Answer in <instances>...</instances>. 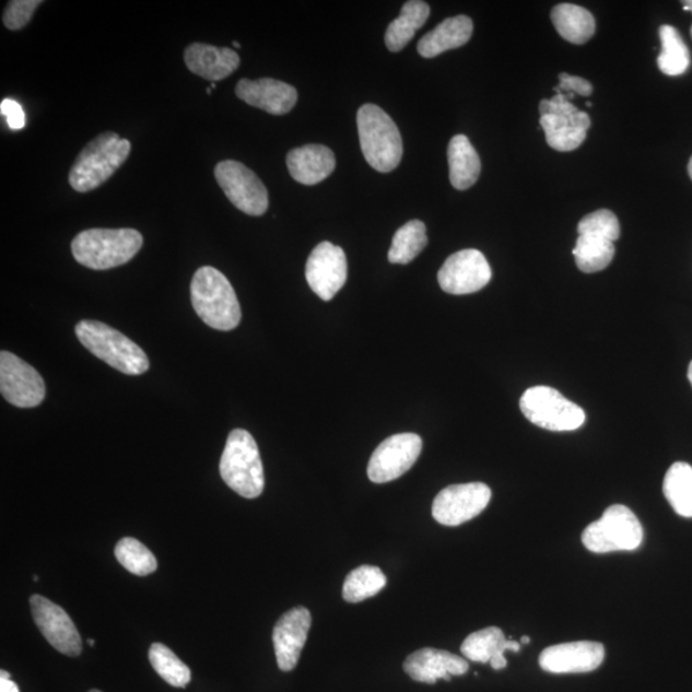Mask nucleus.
Masks as SVG:
<instances>
[{
    "instance_id": "473e14b6",
    "label": "nucleus",
    "mask_w": 692,
    "mask_h": 692,
    "mask_svg": "<svg viewBox=\"0 0 692 692\" xmlns=\"http://www.w3.org/2000/svg\"><path fill=\"white\" fill-rule=\"evenodd\" d=\"M149 660L163 680L171 687L185 688L191 681V671L166 645L155 643L149 650Z\"/></svg>"
},
{
    "instance_id": "49530a36",
    "label": "nucleus",
    "mask_w": 692,
    "mask_h": 692,
    "mask_svg": "<svg viewBox=\"0 0 692 692\" xmlns=\"http://www.w3.org/2000/svg\"><path fill=\"white\" fill-rule=\"evenodd\" d=\"M87 643H89V645H91V646H94V644H95V643H94V640H92V638H91V640H89V642H87Z\"/></svg>"
},
{
    "instance_id": "cd10ccee",
    "label": "nucleus",
    "mask_w": 692,
    "mask_h": 692,
    "mask_svg": "<svg viewBox=\"0 0 692 692\" xmlns=\"http://www.w3.org/2000/svg\"><path fill=\"white\" fill-rule=\"evenodd\" d=\"M664 493L677 515L692 518V467L683 461L672 465L665 478Z\"/></svg>"
},
{
    "instance_id": "4be33fe9",
    "label": "nucleus",
    "mask_w": 692,
    "mask_h": 692,
    "mask_svg": "<svg viewBox=\"0 0 692 692\" xmlns=\"http://www.w3.org/2000/svg\"><path fill=\"white\" fill-rule=\"evenodd\" d=\"M511 650L518 653L520 644L505 637L499 628H488L473 632L460 646V652L467 659L490 664L495 671L507 667L508 661L504 653Z\"/></svg>"
},
{
    "instance_id": "ddd939ff",
    "label": "nucleus",
    "mask_w": 692,
    "mask_h": 692,
    "mask_svg": "<svg viewBox=\"0 0 692 692\" xmlns=\"http://www.w3.org/2000/svg\"><path fill=\"white\" fill-rule=\"evenodd\" d=\"M422 451V438L415 434H398L386 438L372 454L368 478L375 483L397 480L414 466Z\"/></svg>"
},
{
    "instance_id": "8fccbe9b",
    "label": "nucleus",
    "mask_w": 692,
    "mask_h": 692,
    "mask_svg": "<svg viewBox=\"0 0 692 692\" xmlns=\"http://www.w3.org/2000/svg\"><path fill=\"white\" fill-rule=\"evenodd\" d=\"M34 582H39V577L34 576Z\"/></svg>"
},
{
    "instance_id": "79ce46f5",
    "label": "nucleus",
    "mask_w": 692,
    "mask_h": 692,
    "mask_svg": "<svg viewBox=\"0 0 692 692\" xmlns=\"http://www.w3.org/2000/svg\"><path fill=\"white\" fill-rule=\"evenodd\" d=\"M520 643H523V645L530 644L531 643V638L528 637V636H523V638H520Z\"/></svg>"
},
{
    "instance_id": "e433bc0d",
    "label": "nucleus",
    "mask_w": 692,
    "mask_h": 692,
    "mask_svg": "<svg viewBox=\"0 0 692 692\" xmlns=\"http://www.w3.org/2000/svg\"><path fill=\"white\" fill-rule=\"evenodd\" d=\"M554 91L556 94L567 93L590 96L594 92V87L589 81L563 72L560 74V85H558Z\"/></svg>"
},
{
    "instance_id": "f257e3e1",
    "label": "nucleus",
    "mask_w": 692,
    "mask_h": 692,
    "mask_svg": "<svg viewBox=\"0 0 692 692\" xmlns=\"http://www.w3.org/2000/svg\"><path fill=\"white\" fill-rule=\"evenodd\" d=\"M191 303L197 315L212 329L230 331L242 321V308L233 285L214 267L199 268L192 278Z\"/></svg>"
},
{
    "instance_id": "09e8293b",
    "label": "nucleus",
    "mask_w": 692,
    "mask_h": 692,
    "mask_svg": "<svg viewBox=\"0 0 692 692\" xmlns=\"http://www.w3.org/2000/svg\"><path fill=\"white\" fill-rule=\"evenodd\" d=\"M586 104H587V107H591L593 106L591 102H587Z\"/></svg>"
},
{
    "instance_id": "9d476101",
    "label": "nucleus",
    "mask_w": 692,
    "mask_h": 692,
    "mask_svg": "<svg viewBox=\"0 0 692 692\" xmlns=\"http://www.w3.org/2000/svg\"><path fill=\"white\" fill-rule=\"evenodd\" d=\"M491 490L485 483H460L445 488L433 504L436 523L444 526H459L468 523L488 507Z\"/></svg>"
},
{
    "instance_id": "39448f33",
    "label": "nucleus",
    "mask_w": 692,
    "mask_h": 692,
    "mask_svg": "<svg viewBox=\"0 0 692 692\" xmlns=\"http://www.w3.org/2000/svg\"><path fill=\"white\" fill-rule=\"evenodd\" d=\"M74 331L81 344L112 368L130 376L143 375L149 370L143 349L108 325L85 319L77 325Z\"/></svg>"
},
{
    "instance_id": "c85d7f7f",
    "label": "nucleus",
    "mask_w": 692,
    "mask_h": 692,
    "mask_svg": "<svg viewBox=\"0 0 692 692\" xmlns=\"http://www.w3.org/2000/svg\"><path fill=\"white\" fill-rule=\"evenodd\" d=\"M426 225L422 221L413 220L401 226L392 237L389 250V262L394 265H408L421 255L427 247Z\"/></svg>"
},
{
    "instance_id": "412c9836",
    "label": "nucleus",
    "mask_w": 692,
    "mask_h": 692,
    "mask_svg": "<svg viewBox=\"0 0 692 692\" xmlns=\"http://www.w3.org/2000/svg\"><path fill=\"white\" fill-rule=\"evenodd\" d=\"M286 165L295 181L303 185H316L333 173L337 160L330 148L309 144L290 151Z\"/></svg>"
},
{
    "instance_id": "9b49d317",
    "label": "nucleus",
    "mask_w": 692,
    "mask_h": 692,
    "mask_svg": "<svg viewBox=\"0 0 692 692\" xmlns=\"http://www.w3.org/2000/svg\"><path fill=\"white\" fill-rule=\"evenodd\" d=\"M0 391L14 407L34 408L46 398V383L33 366L10 352L0 353Z\"/></svg>"
},
{
    "instance_id": "2f4dec72",
    "label": "nucleus",
    "mask_w": 692,
    "mask_h": 692,
    "mask_svg": "<svg viewBox=\"0 0 692 692\" xmlns=\"http://www.w3.org/2000/svg\"><path fill=\"white\" fill-rule=\"evenodd\" d=\"M388 583L385 573L375 565H361L349 573L342 586V598L348 602H361L375 597Z\"/></svg>"
},
{
    "instance_id": "7c9ffc66",
    "label": "nucleus",
    "mask_w": 692,
    "mask_h": 692,
    "mask_svg": "<svg viewBox=\"0 0 692 692\" xmlns=\"http://www.w3.org/2000/svg\"><path fill=\"white\" fill-rule=\"evenodd\" d=\"M572 253L579 271L595 273L605 270L612 262L615 248L614 243L600 237L578 235Z\"/></svg>"
},
{
    "instance_id": "f8f14e48",
    "label": "nucleus",
    "mask_w": 692,
    "mask_h": 692,
    "mask_svg": "<svg viewBox=\"0 0 692 692\" xmlns=\"http://www.w3.org/2000/svg\"><path fill=\"white\" fill-rule=\"evenodd\" d=\"M491 277L488 259L476 249L454 253L437 273L438 284L453 295L478 293L489 284Z\"/></svg>"
},
{
    "instance_id": "c9c22d12",
    "label": "nucleus",
    "mask_w": 692,
    "mask_h": 692,
    "mask_svg": "<svg viewBox=\"0 0 692 692\" xmlns=\"http://www.w3.org/2000/svg\"><path fill=\"white\" fill-rule=\"evenodd\" d=\"M40 0H12L7 4L3 13V24L12 32L24 28L32 21Z\"/></svg>"
},
{
    "instance_id": "aec40b11",
    "label": "nucleus",
    "mask_w": 692,
    "mask_h": 692,
    "mask_svg": "<svg viewBox=\"0 0 692 692\" xmlns=\"http://www.w3.org/2000/svg\"><path fill=\"white\" fill-rule=\"evenodd\" d=\"M184 59L189 71L212 83L225 80L241 64V57L235 50L203 43L190 44L185 49Z\"/></svg>"
},
{
    "instance_id": "393cba45",
    "label": "nucleus",
    "mask_w": 692,
    "mask_h": 692,
    "mask_svg": "<svg viewBox=\"0 0 692 692\" xmlns=\"http://www.w3.org/2000/svg\"><path fill=\"white\" fill-rule=\"evenodd\" d=\"M450 183L457 190H467L479 180L481 161L478 152L465 136H456L448 146Z\"/></svg>"
},
{
    "instance_id": "ea45409f",
    "label": "nucleus",
    "mask_w": 692,
    "mask_h": 692,
    "mask_svg": "<svg viewBox=\"0 0 692 692\" xmlns=\"http://www.w3.org/2000/svg\"><path fill=\"white\" fill-rule=\"evenodd\" d=\"M682 4H683V10L684 11L692 12V0H688V2H682ZM690 33H691V37H692V26H691Z\"/></svg>"
},
{
    "instance_id": "b1692460",
    "label": "nucleus",
    "mask_w": 692,
    "mask_h": 692,
    "mask_svg": "<svg viewBox=\"0 0 692 692\" xmlns=\"http://www.w3.org/2000/svg\"><path fill=\"white\" fill-rule=\"evenodd\" d=\"M473 34V22L470 17L446 19L441 25L431 30L419 43L417 50L423 58H434L451 49L464 47Z\"/></svg>"
},
{
    "instance_id": "dca6fc26",
    "label": "nucleus",
    "mask_w": 692,
    "mask_h": 692,
    "mask_svg": "<svg viewBox=\"0 0 692 692\" xmlns=\"http://www.w3.org/2000/svg\"><path fill=\"white\" fill-rule=\"evenodd\" d=\"M605 658L606 649L600 643L575 642L547 647L539 664L549 673H587L598 669Z\"/></svg>"
},
{
    "instance_id": "72a5a7b5",
    "label": "nucleus",
    "mask_w": 692,
    "mask_h": 692,
    "mask_svg": "<svg viewBox=\"0 0 692 692\" xmlns=\"http://www.w3.org/2000/svg\"><path fill=\"white\" fill-rule=\"evenodd\" d=\"M115 554L118 563L132 575L148 576L159 567L157 560L145 546L132 538L117 542Z\"/></svg>"
},
{
    "instance_id": "de8ad7c7",
    "label": "nucleus",
    "mask_w": 692,
    "mask_h": 692,
    "mask_svg": "<svg viewBox=\"0 0 692 692\" xmlns=\"http://www.w3.org/2000/svg\"><path fill=\"white\" fill-rule=\"evenodd\" d=\"M207 94H212V89H207Z\"/></svg>"
},
{
    "instance_id": "f3484780",
    "label": "nucleus",
    "mask_w": 692,
    "mask_h": 692,
    "mask_svg": "<svg viewBox=\"0 0 692 692\" xmlns=\"http://www.w3.org/2000/svg\"><path fill=\"white\" fill-rule=\"evenodd\" d=\"M312 614L307 608L296 607L281 615L273 629V646L281 671L290 672L296 667L307 642Z\"/></svg>"
},
{
    "instance_id": "6ab92c4d",
    "label": "nucleus",
    "mask_w": 692,
    "mask_h": 692,
    "mask_svg": "<svg viewBox=\"0 0 692 692\" xmlns=\"http://www.w3.org/2000/svg\"><path fill=\"white\" fill-rule=\"evenodd\" d=\"M403 667L412 680L430 684L437 680L450 681L451 676H464L470 669L465 658L433 647L414 652L406 659Z\"/></svg>"
},
{
    "instance_id": "20e7f679",
    "label": "nucleus",
    "mask_w": 692,
    "mask_h": 692,
    "mask_svg": "<svg viewBox=\"0 0 692 692\" xmlns=\"http://www.w3.org/2000/svg\"><path fill=\"white\" fill-rule=\"evenodd\" d=\"M364 159L378 173L388 174L403 157L400 131L386 112L375 104H364L356 115Z\"/></svg>"
},
{
    "instance_id": "423d86ee",
    "label": "nucleus",
    "mask_w": 692,
    "mask_h": 692,
    "mask_svg": "<svg viewBox=\"0 0 692 692\" xmlns=\"http://www.w3.org/2000/svg\"><path fill=\"white\" fill-rule=\"evenodd\" d=\"M223 481L235 493L247 499L263 493L265 472L258 445L248 431H231L220 461Z\"/></svg>"
},
{
    "instance_id": "c756f323",
    "label": "nucleus",
    "mask_w": 692,
    "mask_h": 692,
    "mask_svg": "<svg viewBox=\"0 0 692 692\" xmlns=\"http://www.w3.org/2000/svg\"><path fill=\"white\" fill-rule=\"evenodd\" d=\"M661 54L658 67L667 77H681L689 70L690 51L682 36L673 26L664 25L659 28Z\"/></svg>"
},
{
    "instance_id": "f03ea898",
    "label": "nucleus",
    "mask_w": 692,
    "mask_h": 692,
    "mask_svg": "<svg viewBox=\"0 0 692 692\" xmlns=\"http://www.w3.org/2000/svg\"><path fill=\"white\" fill-rule=\"evenodd\" d=\"M143 242L133 228H91L74 237L71 250L78 263L103 271L130 262Z\"/></svg>"
},
{
    "instance_id": "5701e85b",
    "label": "nucleus",
    "mask_w": 692,
    "mask_h": 692,
    "mask_svg": "<svg viewBox=\"0 0 692 692\" xmlns=\"http://www.w3.org/2000/svg\"><path fill=\"white\" fill-rule=\"evenodd\" d=\"M540 125L550 148L558 152H572L584 143L591 120L586 112L578 109L571 114L541 116Z\"/></svg>"
},
{
    "instance_id": "58836bf2",
    "label": "nucleus",
    "mask_w": 692,
    "mask_h": 692,
    "mask_svg": "<svg viewBox=\"0 0 692 692\" xmlns=\"http://www.w3.org/2000/svg\"><path fill=\"white\" fill-rule=\"evenodd\" d=\"M0 692H20V690L13 681L0 679Z\"/></svg>"
},
{
    "instance_id": "2eb2a0df",
    "label": "nucleus",
    "mask_w": 692,
    "mask_h": 692,
    "mask_svg": "<svg viewBox=\"0 0 692 692\" xmlns=\"http://www.w3.org/2000/svg\"><path fill=\"white\" fill-rule=\"evenodd\" d=\"M30 606L37 629L48 643L59 653L69 657H79L83 652V642L77 626L63 608L55 605L42 595H33Z\"/></svg>"
},
{
    "instance_id": "a18cd8bd",
    "label": "nucleus",
    "mask_w": 692,
    "mask_h": 692,
    "mask_svg": "<svg viewBox=\"0 0 692 692\" xmlns=\"http://www.w3.org/2000/svg\"><path fill=\"white\" fill-rule=\"evenodd\" d=\"M234 47H235V48H242L241 44H239V43H237V42H234Z\"/></svg>"
},
{
    "instance_id": "c03bdc74",
    "label": "nucleus",
    "mask_w": 692,
    "mask_h": 692,
    "mask_svg": "<svg viewBox=\"0 0 692 692\" xmlns=\"http://www.w3.org/2000/svg\"><path fill=\"white\" fill-rule=\"evenodd\" d=\"M688 169H689V175H690V177H691V180H692V157L690 159V162H689V167H688Z\"/></svg>"
},
{
    "instance_id": "4468645a",
    "label": "nucleus",
    "mask_w": 692,
    "mask_h": 692,
    "mask_svg": "<svg viewBox=\"0 0 692 692\" xmlns=\"http://www.w3.org/2000/svg\"><path fill=\"white\" fill-rule=\"evenodd\" d=\"M305 278L315 294L325 302L331 301L348 279L345 251L330 242L318 244L305 266Z\"/></svg>"
},
{
    "instance_id": "3c124183",
    "label": "nucleus",
    "mask_w": 692,
    "mask_h": 692,
    "mask_svg": "<svg viewBox=\"0 0 692 692\" xmlns=\"http://www.w3.org/2000/svg\"><path fill=\"white\" fill-rule=\"evenodd\" d=\"M89 692H102V691H99V690H92V691H89Z\"/></svg>"
},
{
    "instance_id": "6e6552de",
    "label": "nucleus",
    "mask_w": 692,
    "mask_h": 692,
    "mask_svg": "<svg viewBox=\"0 0 692 692\" xmlns=\"http://www.w3.org/2000/svg\"><path fill=\"white\" fill-rule=\"evenodd\" d=\"M519 407L533 425L555 433L578 430L586 421L582 407L572 403L549 386H535L526 390L519 400Z\"/></svg>"
},
{
    "instance_id": "bb28decb",
    "label": "nucleus",
    "mask_w": 692,
    "mask_h": 692,
    "mask_svg": "<svg viewBox=\"0 0 692 692\" xmlns=\"http://www.w3.org/2000/svg\"><path fill=\"white\" fill-rule=\"evenodd\" d=\"M430 5L421 0H411L401 9L400 16L386 30L385 44L390 51H400L407 47L419 30L426 24Z\"/></svg>"
},
{
    "instance_id": "a878e982",
    "label": "nucleus",
    "mask_w": 692,
    "mask_h": 692,
    "mask_svg": "<svg viewBox=\"0 0 692 692\" xmlns=\"http://www.w3.org/2000/svg\"><path fill=\"white\" fill-rule=\"evenodd\" d=\"M552 21L564 40L582 46L591 39L597 30L593 14L583 7L570 3L558 4L552 11Z\"/></svg>"
},
{
    "instance_id": "37998d69",
    "label": "nucleus",
    "mask_w": 692,
    "mask_h": 692,
    "mask_svg": "<svg viewBox=\"0 0 692 692\" xmlns=\"http://www.w3.org/2000/svg\"><path fill=\"white\" fill-rule=\"evenodd\" d=\"M688 377H689V382H690V384L692 386V362L690 363V366H689Z\"/></svg>"
},
{
    "instance_id": "f704fd0d",
    "label": "nucleus",
    "mask_w": 692,
    "mask_h": 692,
    "mask_svg": "<svg viewBox=\"0 0 692 692\" xmlns=\"http://www.w3.org/2000/svg\"><path fill=\"white\" fill-rule=\"evenodd\" d=\"M578 235L600 237L614 243L621 235V226L617 215L609 210H599L579 221L577 226Z\"/></svg>"
},
{
    "instance_id": "1a4fd4ad",
    "label": "nucleus",
    "mask_w": 692,
    "mask_h": 692,
    "mask_svg": "<svg viewBox=\"0 0 692 692\" xmlns=\"http://www.w3.org/2000/svg\"><path fill=\"white\" fill-rule=\"evenodd\" d=\"M214 177L237 210L249 215H262L268 210V191L260 178L236 161L220 162Z\"/></svg>"
},
{
    "instance_id": "a19ab883",
    "label": "nucleus",
    "mask_w": 692,
    "mask_h": 692,
    "mask_svg": "<svg viewBox=\"0 0 692 692\" xmlns=\"http://www.w3.org/2000/svg\"><path fill=\"white\" fill-rule=\"evenodd\" d=\"M0 679L11 680V675L9 672H5L3 669V671L0 672Z\"/></svg>"
},
{
    "instance_id": "7ed1b4c3",
    "label": "nucleus",
    "mask_w": 692,
    "mask_h": 692,
    "mask_svg": "<svg viewBox=\"0 0 692 692\" xmlns=\"http://www.w3.org/2000/svg\"><path fill=\"white\" fill-rule=\"evenodd\" d=\"M131 153L128 139L118 137L116 132H103L94 138L74 161L69 175V183L78 192H89L109 180Z\"/></svg>"
},
{
    "instance_id": "0eeeda50",
    "label": "nucleus",
    "mask_w": 692,
    "mask_h": 692,
    "mask_svg": "<svg viewBox=\"0 0 692 692\" xmlns=\"http://www.w3.org/2000/svg\"><path fill=\"white\" fill-rule=\"evenodd\" d=\"M644 530L630 508L615 504L586 527L583 542L593 553L632 552L642 546Z\"/></svg>"
},
{
    "instance_id": "a211bd4d",
    "label": "nucleus",
    "mask_w": 692,
    "mask_h": 692,
    "mask_svg": "<svg viewBox=\"0 0 692 692\" xmlns=\"http://www.w3.org/2000/svg\"><path fill=\"white\" fill-rule=\"evenodd\" d=\"M237 98L274 116H284L295 107L296 89L274 79H243L237 83Z\"/></svg>"
},
{
    "instance_id": "4c0bfd02",
    "label": "nucleus",
    "mask_w": 692,
    "mask_h": 692,
    "mask_svg": "<svg viewBox=\"0 0 692 692\" xmlns=\"http://www.w3.org/2000/svg\"><path fill=\"white\" fill-rule=\"evenodd\" d=\"M0 112L7 118V125L11 130L17 131L25 128L26 116L16 101L4 99L0 104Z\"/></svg>"
}]
</instances>
